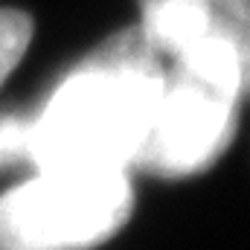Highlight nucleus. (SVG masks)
Instances as JSON below:
<instances>
[{
    "label": "nucleus",
    "mask_w": 250,
    "mask_h": 250,
    "mask_svg": "<svg viewBox=\"0 0 250 250\" xmlns=\"http://www.w3.org/2000/svg\"><path fill=\"white\" fill-rule=\"evenodd\" d=\"M166 70L137 26L76 64L29 117L35 172H131L154 117Z\"/></svg>",
    "instance_id": "obj_1"
},
{
    "label": "nucleus",
    "mask_w": 250,
    "mask_h": 250,
    "mask_svg": "<svg viewBox=\"0 0 250 250\" xmlns=\"http://www.w3.org/2000/svg\"><path fill=\"white\" fill-rule=\"evenodd\" d=\"M160 62L166 79L134 169L166 181L192 178L207 172L236 137L239 108L250 99L245 62L221 38Z\"/></svg>",
    "instance_id": "obj_2"
},
{
    "label": "nucleus",
    "mask_w": 250,
    "mask_h": 250,
    "mask_svg": "<svg viewBox=\"0 0 250 250\" xmlns=\"http://www.w3.org/2000/svg\"><path fill=\"white\" fill-rule=\"evenodd\" d=\"M134 212L128 172L44 169L0 195V250H87Z\"/></svg>",
    "instance_id": "obj_3"
},
{
    "label": "nucleus",
    "mask_w": 250,
    "mask_h": 250,
    "mask_svg": "<svg viewBox=\"0 0 250 250\" xmlns=\"http://www.w3.org/2000/svg\"><path fill=\"white\" fill-rule=\"evenodd\" d=\"M137 29L148 47L169 59L198 41L221 38L245 62L250 90V0H137Z\"/></svg>",
    "instance_id": "obj_4"
},
{
    "label": "nucleus",
    "mask_w": 250,
    "mask_h": 250,
    "mask_svg": "<svg viewBox=\"0 0 250 250\" xmlns=\"http://www.w3.org/2000/svg\"><path fill=\"white\" fill-rule=\"evenodd\" d=\"M32 38V21L18 9H0V87L23 59Z\"/></svg>",
    "instance_id": "obj_5"
},
{
    "label": "nucleus",
    "mask_w": 250,
    "mask_h": 250,
    "mask_svg": "<svg viewBox=\"0 0 250 250\" xmlns=\"http://www.w3.org/2000/svg\"><path fill=\"white\" fill-rule=\"evenodd\" d=\"M26 137H29V117L6 114L0 117V172L15 163L26 160Z\"/></svg>",
    "instance_id": "obj_6"
}]
</instances>
